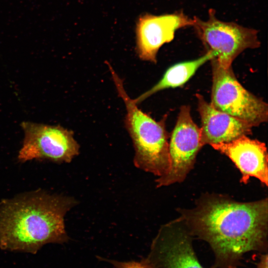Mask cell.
Segmentation results:
<instances>
[{
	"mask_svg": "<svg viewBox=\"0 0 268 268\" xmlns=\"http://www.w3.org/2000/svg\"><path fill=\"white\" fill-rule=\"evenodd\" d=\"M215 58L214 53L206 51L202 56L191 61L176 64L168 68L161 79L148 90L134 101L137 105L160 91L180 87L185 84L198 69L209 61Z\"/></svg>",
	"mask_w": 268,
	"mask_h": 268,
	"instance_id": "12",
	"label": "cell"
},
{
	"mask_svg": "<svg viewBox=\"0 0 268 268\" xmlns=\"http://www.w3.org/2000/svg\"><path fill=\"white\" fill-rule=\"evenodd\" d=\"M268 199L242 202L224 196L208 194L197 206L181 211L191 235L207 242L215 268L237 267L246 253L267 252Z\"/></svg>",
	"mask_w": 268,
	"mask_h": 268,
	"instance_id": "1",
	"label": "cell"
},
{
	"mask_svg": "<svg viewBox=\"0 0 268 268\" xmlns=\"http://www.w3.org/2000/svg\"><path fill=\"white\" fill-rule=\"evenodd\" d=\"M210 61L212 84L210 104L216 109L243 121L252 127L267 122V103L242 85L235 76L232 67L224 68L215 58Z\"/></svg>",
	"mask_w": 268,
	"mask_h": 268,
	"instance_id": "4",
	"label": "cell"
},
{
	"mask_svg": "<svg viewBox=\"0 0 268 268\" xmlns=\"http://www.w3.org/2000/svg\"><path fill=\"white\" fill-rule=\"evenodd\" d=\"M200 134V128L192 118L190 106H182L169 142V168L164 175L156 180L157 187L184 180L193 169L198 152L202 147Z\"/></svg>",
	"mask_w": 268,
	"mask_h": 268,
	"instance_id": "7",
	"label": "cell"
},
{
	"mask_svg": "<svg viewBox=\"0 0 268 268\" xmlns=\"http://www.w3.org/2000/svg\"><path fill=\"white\" fill-rule=\"evenodd\" d=\"M114 268H156L146 258L139 261H119L108 260Z\"/></svg>",
	"mask_w": 268,
	"mask_h": 268,
	"instance_id": "13",
	"label": "cell"
},
{
	"mask_svg": "<svg viewBox=\"0 0 268 268\" xmlns=\"http://www.w3.org/2000/svg\"><path fill=\"white\" fill-rule=\"evenodd\" d=\"M77 203L73 198L42 189L0 202V248L36 254L44 245L68 240L65 216Z\"/></svg>",
	"mask_w": 268,
	"mask_h": 268,
	"instance_id": "2",
	"label": "cell"
},
{
	"mask_svg": "<svg viewBox=\"0 0 268 268\" xmlns=\"http://www.w3.org/2000/svg\"><path fill=\"white\" fill-rule=\"evenodd\" d=\"M193 22V18L182 10L161 15L148 13L140 15L135 27L136 50L139 58L156 63L160 48L174 39L177 30L192 26Z\"/></svg>",
	"mask_w": 268,
	"mask_h": 268,
	"instance_id": "9",
	"label": "cell"
},
{
	"mask_svg": "<svg viewBox=\"0 0 268 268\" xmlns=\"http://www.w3.org/2000/svg\"><path fill=\"white\" fill-rule=\"evenodd\" d=\"M211 146L235 164L242 174L241 183L246 184L254 177L268 186V153L265 143L243 135L228 142Z\"/></svg>",
	"mask_w": 268,
	"mask_h": 268,
	"instance_id": "10",
	"label": "cell"
},
{
	"mask_svg": "<svg viewBox=\"0 0 268 268\" xmlns=\"http://www.w3.org/2000/svg\"><path fill=\"white\" fill-rule=\"evenodd\" d=\"M192 240L180 217L160 228L146 259L156 268H204L198 259Z\"/></svg>",
	"mask_w": 268,
	"mask_h": 268,
	"instance_id": "8",
	"label": "cell"
},
{
	"mask_svg": "<svg viewBox=\"0 0 268 268\" xmlns=\"http://www.w3.org/2000/svg\"><path fill=\"white\" fill-rule=\"evenodd\" d=\"M193 27L206 51L215 54V59L223 67H232L234 60L248 49H256L261 43L258 31L233 22L219 20L214 9L208 10V19L193 18Z\"/></svg>",
	"mask_w": 268,
	"mask_h": 268,
	"instance_id": "5",
	"label": "cell"
},
{
	"mask_svg": "<svg viewBox=\"0 0 268 268\" xmlns=\"http://www.w3.org/2000/svg\"><path fill=\"white\" fill-rule=\"evenodd\" d=\"M107 65L119 96L126 107L125 124L135 150L134 165L158 177L164 175L170 165L166 118L157 121L140 109L128 95L122 79L109 63Z\"/></svg>",
	"mask_w": 268,
	"mask_h": 268,
	"instance_id": "3",
	"label": "cell"
},
{
	"mask_svg": "<svg viewBox=\"0 0 268 268\" xmlns=\"http://www.w3.org/2000/svg\"><path fill=\"white\" fill-rule=\"evenodd\" d=\"M198 110L201 122V145L226 143L252 134L248 123L214 108L199 94H197Z\"/></svg>",
	"mask_w": 268,
	"mask_h": 268,
	"instance_id": "11",
	"label": "cell"
},
{
	"mask_svg": "<svg viewBox=\"0 0 268 268\" xmlns=\"http://www.w3.org/2000/svg\"><path fill=\"white\" fill-rule=\"evenodd\" d=\"M21 126L24 136L17 155L19 162L37 160L70 163L79 153L73 133L60 125L24 121Z\"/></svg>",
	"mask_w": 268,
	"mask_h": 268,
	"instance_id": "6",
	"label": "cell"
},
{
	"mask_svg": "<svg viewBox=\"0 0 268 268\" xmlns=\"http://www.w3.org/2000/svg\"><path fill=\"white\" fill-rule=\"evenodd\" d=\"M268 259L267 253L263 254L260 257L256 268H268Z\"/></svg>",
	"mask_w": 268,
	"mask_h": 268,
	"instance_id": "14",
	"label": "cell"
}]
</instances>
